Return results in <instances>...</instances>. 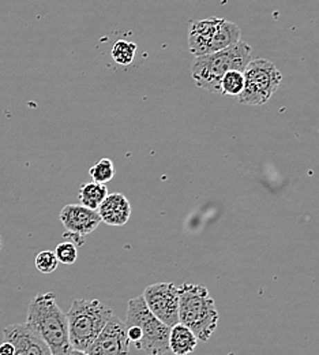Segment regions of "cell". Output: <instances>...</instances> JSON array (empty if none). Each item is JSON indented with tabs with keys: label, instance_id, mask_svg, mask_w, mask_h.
Returning a JSON list of instances; mask_svg holds the SVG:
<instances>
[{
	"label": "cell",
	"instance_id": "cell-1",
	"mask_svg": "<svg viewBox=\"0 0 319 355\" xmlns=\"http://www.w3.org/2000/svg\"><path fill=\"white\" fill-rule=\"evenodd\" d=\"M26 324L46 342L51 354L71 350L67 314L57 305L53 293L37 294L30 301Z\"/></svg>",
	"mask_w": 319,
	"mask_h": 355
},
{
	"label": "cell",
	"instance_id": "cell-2",
	"mask_svg": "<svg viewBox=\"0 0 319 355\" xmlns=\"http://www.w3.org/2000/svg\"><path fill=\"white\" fill-rule=\"evenodd\" d=\"M253 59V48L246 42H239L226 49L198 56L192 64V80L197 87L212 93H221L220 83L230 70L244 71Z\"/></svg>",
	"mask_w": 319,
	"mask_h": 355
},
{
	"label": "cell",
	"instance_id": "cell-3",
	"mask_svg": "<svg viewBox=\"0 0 319 355\" xmlns=\"http://www.w3.org/2000/svg\"><path fill=\"white\" fill-rule=\"evenodd\" d=\"M220 314L209 290L202 284L179 287V322L190 328L201 342H208L219 325Z\"/></svg>",
	"mask_w": 319,
	"mask_h": 355
},
{
	"label": "cell",
	"instance_id": "cell-4",
	"mask_svg": "<svg viewBox=\"0 0 319 355\" xmlns=\"http://www.w3.org/2000/svg\"><path fill=\"white\" fill-rule=\"evenodd\" d=\"M66 314L71 349L88 352L113 311L98 300H74Z\"/></svg>",
	"mask_w": 319,
	"mask_h": 355
},
{
	"label": "cell",
	"instance_id": "cell-5",
	"mask_svg": "<svg viewBox=\"0 0 319 355\" xmlns=\"http://www.w3.org/2000/svg\"><path fill=\"white\" fill-rule=\"evenodd\" d=\"M125 322L126 327H137L139 329L140 340L136 347L139 352L149 355H163L170 352L171 328L149 311L142 295L129 301Z\"/></svg>",
	"mask_w": 319,
	"mask_h": 355
},
{
	"label": "cell",
	"instance_id": "cell-6",
	"mask_svg": "<svg viewBox=\"0 0 319 355\" xmlns=\"http://www.w3.org/2000/svg\"><path fill=\"white\" fill-rule=\"evenodd\" d=\"M243 76L244 88L237 96V101L250 107L266 104L282 81V74L275 64L262 58L251 59L244 69Z\"/></svg>",
	"mask_w": 319,
	"mask_h": 355
},
{
	"label": "cell",
	"instance_id": "cell-7",
	"mask_svg": "<svg viewBox=\"0 0 319 355\" xmlns=\"http://www.w3.org/2000/svg\"><path fill=\"white\" fill-rule=\"evenodd\" d=\"M146 306L170 328L179 322V287L175 283H156L142 294Z\"/></svg>",
	"mask_w": 319,
	"mask_h": 355
},
{
	"label": "cell",
	"instance_id": "cell-8",
	"mask_svg": "<svg viewBox=\"0 0 319 355\" xmlns=\"http://www.w3.org/2000/svg\"><path fill=\"white\" fill-rule=\"evenodd\" d=\"M59 219L66 230L63 239L74 243L77 248L85 243V236L97 230L101 223L97 211L81 204H69L63 207Z\"/></svg>",
	"mask_w": 319,
	"mask_h": 355
},
{
	"label": "cell",
	"instance_id": "cell-9",
	"mask_svg": "<svg viewBox=\"0 0 319 355\" xmlns=\"http://www.w3.org/2000/svg\"><path fill=\"white\" fill-rule=\"evenodd\" d=\"M130 345L126 322L113 314L86 353L89 355H130Z\"/></svg>",
	"mask_w": 319,
	"mask_h": 355
},
{
	"label": "cell",
	"instance_id": "cell-10",
	"mask_svg": "<svg viewBox=\"0 0 319 355\" xmlns=\"http://www.w3.org/2000/svg\"><path fill=\"white\" fill-rule=\"evenodd\" d=\"M3 338L14 346L12 355H52L46 342L26 322L6 327Z\"/></svg>",
	"mask_w": 319,
	"mask_h": 355
},
{
	"label": "cell",
	"instance_id": "cell-11",
	"mask_svg": "<svg viewBox=\"0 0 319 355\" xmlns=\"http://www.w3.org/2000/svg\"><path fill=\"white\" fill-rule=\"evenodd\" d=\"M97 212L101 218V222L113 227H122L130 220L131 205L126 196L122 193H112L105 197Z\"/></svg>",
	"mask_w": 319,
	"mask_h": 355
},
{
	"label": "cell",
	"instance_id": "cell-12",
	"mask_svg": "<svg viewBox=\"0 0 319 355\" xmlns=\"http://www.w3.org/2000/svg\"><path fill=\"white\" fill-rule=\"evenodd\" d=\"M219 22L220 18H208L191 25L188 32V48L195 58L210 53V44Z\"/></svg>",
	"mask_w": 319,
	"mask_h": 355
},
{
	"label": "cell",
	"instance_id": "cell-13",
	"mask_svg": "<svg viewBox=\"0 0 319 355\" xmlns=\"http://www.w3.org/2000/svg\"><path fill=\"white\" fill-rule=\"evenodd\" d=\"M198 338L194 335V332L178 322L176 325L171 327L170 331V352L175 355L191 354L197 346H198Z\"/></svg>",
	"mask_w": 319,
	"mask_h": 355
},
{
	"label": "cell",
	"instance_id": "cell-14",
	"mask_svg": "<svg viewBox=\"0 0 319 355\" xmlns=\"http://www.w3.org/2000/svg\"><path fill=\"white\" fill-rule=\"evenodd\" d=\"M108 196V189L104 183H97V182H88V183H82L78 191V198H80V204L97 211L98 207L101 205V202L105 200V197Z\"/></svg>",
	"mask_w": 319,
	"mask_h": 355
},
{
	"label": "cell",
	"instance_id": "cell-15",
	"mask_svg": "<svg viewBox=\"0 0 319 355\" xmlns=\"http://www.w3.org/2000/svg\"><path fill=\"white\" fill-rule=\"evenodd\" d=\"M136 53H137V44L126 40H118L111 51L112 59L120 66L131 64L136 58Z\"/></svg>",
	"mask_w": 319,
	"mask_h": 355
},
{
	"label": "cell",
	"instance_id": "cell-16",
	"mask_svg": "<svg viewBox=\"0 0 319 355\" xmlns=\"http://www.w3.org/2000/svg\"><path fill=\"white\" fill-rule=\"evenodd\" d=\"M221 94L237 97L244 88V76L240 70H230L224 74L220 83Z\"/></svg>",
	"mask_w": 319,
	"mask_h": 355
},
{
	"label": "cell",
	"instance_id": "cell-17",
	"mask_svg": "<svg viewBox=\"0 0 319 355\" xmlns=\"http://www.w3.org/2000/svg\"><path fill=\"white\" fill-rule=\"evenodd\" d=\"M89 175L93 182L108 183L115 177V166L111 159H101L95 162L89 168Z\"/></svg>",
	"mask_w": 319,
	"mask_h": 355
},
{
	"label": "cell",
	"instance_id": "cell-18",
	"mask_svg": "<svg viewBox=\"0 0 319 355\" xmlns=\"http://www.w3.org/2000/svg\"><path fill=\"white\" fill-rule=\"evenodd\" d=\"M55 254L59 263L66 266H73L78 259V248L69 241H63L56 246Z\"/></svg>",
	"mask_w": 319,
	"mask_h": 355
},
{
	"label": "cell",
	"instance_id": "cell-19",
	"mask_svg": "<svg viewBox=\"0 0 319 355\" xmlns=\"http://www.w3.org/2000/svg\"><path fill=\"white\" fill-rule=\"evenodd\" d=\"M35 264H36V268H37L39 272H42V273H52V272H55L57 269L59 261L56 259L55 252H52V250H43V252H40L36 256Z\"/></svg>",
	"mask_w": 319,
	"mask_h": 355
},
{
	"label": "cell",
	"instance_id": "cell-20",
	"mask_svg": "<svg viewBox=\"0 0 319 355\" xmlns=\"http://www.w3.org/2000/svg\"><path fill=\"white\" fill-rule=\"evenodd\" d=\"M14 354V346L4 340L1 345H0V355H12Z\"/></svg>",
	"mask_w": 319,
	"mask_h": 355
},
{
	"label": "cell",
	"instance_id": "cell-21",
	"mask_svg": "<svg viewBox=\"0 0 319 355\" xmlns=\"http://www.w3.org/2000/svg\"><path fill=\"white\" fill-rule=\"evenodd\" d=\"M70 355H89L86 352H81V350H75V349H71Z\"/></svg>",
	"mask_w": 319,
	"mask_h": 355
},
{
	"label": "cell",
	"instance_id": "cell-22",
	"mask_svg": "<svg viewBox=\"0 0 319 355\" xmlns=\"http://www.w3.org/2000/svg\"><path fill=\"white\" fill-rule=\"evenodd\" d=\"M70 352H71V350H67V352H60V353H56V354L52 355H70Z\"/></svg>",
	"mask_w": 319,
	"mask_h": 355
},
{
	"label": "cell",
	"instance_id": "cell-23",
	"mask_svg": "<svg viewBox=\"0 0 319 355\" xmlns=\"http://www.w3.org/2000/svg\"><path fill=\"white\" fill-rule=\"evenodd\" d=\"M0 250H1V236H0Z\"/></svg>",
	"mask_w": 319,
	"mask_h": 355
}]
</instances>
